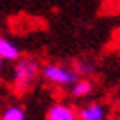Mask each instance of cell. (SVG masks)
<instances>
[{
    "label": "cell",
    "instance_id": "obj_3",
    "mask_svg": "<svg viewBox=\"0 0 120 120\" xmlns=\"http://www.w3.org/2000/svg\"><path fill=\"white\" fill-rule=\"evenodd\" d=\"M106 116H108V109L104 104L99 102H90L77 111V120H106Z\"/></svg>",
    "mask_w": 120,
    "mask_h": 120
},
{
    "label": "cell",
    "instance_id": "obj_8",
    "mask_svg": "<svg viewBox=\"0 0 120 120\" xmlns=\"http://www.w3.org/2000/svg\"><path fill=\"white\" fill-rule=\"evenodd\" d=\"M72 70L81 77V75H91L95 72V66L91 63H88V61H74V68Z\"/></svg>",
    "mask_w": 120,
    "mask_h": 120
},
{
    "label": "cell",
    "instance_id": "obj_5",
    "mask_svg": "<svg viewBox=\"0 0 120 120\" xmlns=\"http://www.w3.org/2000/svg\"><path fill=\"white\" fill-rule=\"evenodd\" d=\"M22 57V52L20 49L13 43V41H9L7 38H4V36H0V59L2 61H18Z\"/></svg>",
    "mask_w": 120,
    "mask_h": 120
},
{
    "label": "cell",
    "instance_id": "obj_2",
    "mask_svg": "<svg viewBox=\"0 0 120 120\" xmlns=\"http://www.w3.org/2000/svg\"><path fill=\"white\" fill-rule=\"evenodd\" d=\"M40 72L49 82H52L56 86H72L79 79V75L72 68L59 65V63H47V65L40 66Z\"/></svg>",
    "mask_w": 120,
    "mask_h": 120
},
{
    "label": "cell",
    "instance_id": "obj_6",
    "mask_svg": "<svg viewBox=\"0 0 120 120\" xmlns=\"http://www.w3.org/2000/svg\"><path fill=\"white\" fill-rule=\"evenodd\" d=\"M93 88H95L93 81H90L88 77H79V79L72 84V97H75V99L88 97L91 91H93Z\"/></svg>",
    "mask_w": 120,
    "mask_h": 120
},
{
    "label": "cell",
    "instance_id": "obj_1",
    "mask_svg": "<svg viewBox=\"0 0 120 120\" xmlns=\"http://www.w3.org/2000/svg\"><path fill=\"white\" fill-rule=\"evenodd\" d=\"M15 72H13V82L18 91L29 90L30 84L36 81L38 74H40V63L32 57H20L15 61Z\"/></svg>",
    "mask_w": 120,
    "mask_h": 120
},
{
    "label": "cell",
    "instance_id": "obj_9",
    "mask_svg": "<svg viewBox=\"0 0 120 120\" xmlns=\"http://www.w3.org/2000/svg\"><path fill=\"white\" fill-rule=\"evenodd\" d=\"M2 68H4V61L0 59V70H2Z\"/></svg>",
    "mask_w": 120,
    "mask_h": 120
},
{
    "label": "cell",
    "instance_id": "obj_7",
    "mask_svg": "<svg viewBox=\"0 0 120 120\" xmlns=\"http://www.w3.org/2000/svg\"><path fill=\"white\" fill-rule=\"evenodd\" d=\"M0 120H25V111L20 106H7L0 113Z\"/></svg>",
    "mask_w": 120,
    "mask_h": 120
},
{
    "label": "cell",
    "instance_id": "obj_4",
    "mask_svg": "<svg viewBox=\"0 0 120 120\" xmlns=\"http://www.w3.org/2000/svg\"><path fill=\"white\" fill-rule=\"evenodd\" d=\"M47 120H77V111L65 102H56L47 111Z\"/></svg>",
    "mask_w": 120,
    "mask_h": 120
}]
</instances>
